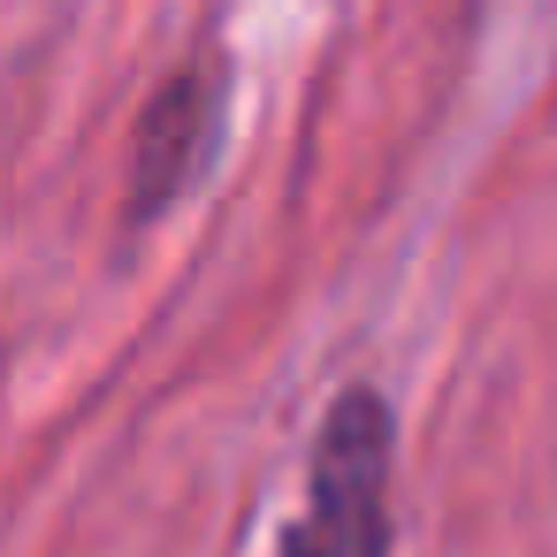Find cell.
<instances>
[{
    "mask_svg": "<svg viewBox=\"0 0 557 557\" xmlns=\"http://www.w3.org/2000/svg\"><path fill=\"white\" fill-rule=\"evenodd\" d=\"M389 481H397V428L382 389L351 382L313 435L306 511L283 534V557H389Z\"/></svg>",
    "mask_w": 557,
    "mask_h": 557,
    "instance_id": "obj_1",
    "label": "cell"
},
{
    "mask_svg": "<svg viewBox=\"0 0 557 557\" xmlns=\"http://www.w3.org/2000/svg\"><path fill=\"white\" fill-rule=\"evenodd\" d=\"M230 92H237L230 54L199 47V54L146 100L138 138H131V176H123V222H131V230H153L169 207H184V199L207 184V169H214V153H222V138H230Z\"/></svg>",
    "mask_w": 557,
    "mask_h": 557,
    "instance_id": "obj_2",
    "label": "cell"
}]
</instances>
